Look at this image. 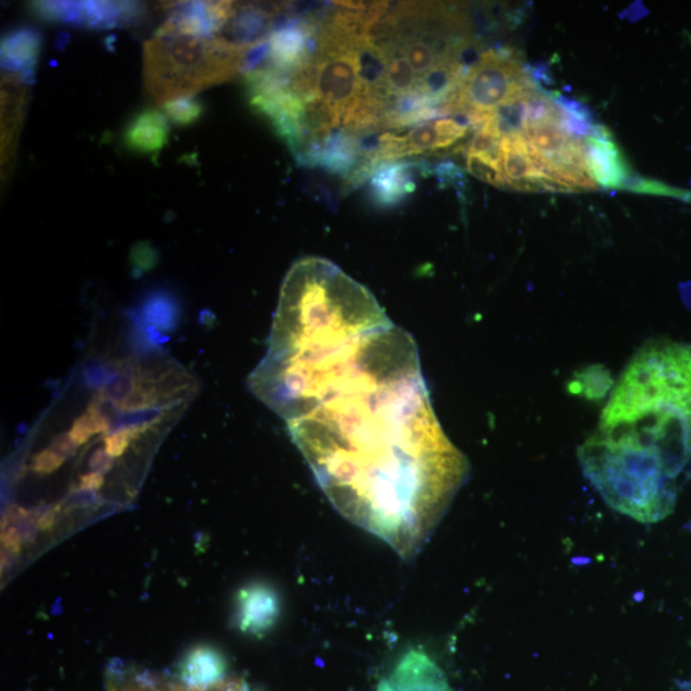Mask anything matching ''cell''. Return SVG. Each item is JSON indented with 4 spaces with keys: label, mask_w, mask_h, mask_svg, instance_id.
Returning a JSON list of instances; mask_svg holds the SVG:
<instances>
[{
    "label": "cell",
    "mask_w": 691,
    "mask_h": 691,
    "mask_svg": "<svg viewBox=\"0 0 691 691\" xmlns=\"http://www.w3.org/2000/svg\"><path fill=\"white\" fill-rule=\"evenodd\" d=\"M471 127H477V123L473 117L464 114L461 120L457 117H438L420 122L404 136L383 135L379 137L377 150L374 151L375 163L448 149L464 139Z\"/></svg>",
    "instance_id": "cell-6"
},
{
    "label": "cell",
    "mask_w": 691,
    "mask_h": 691,
    "mask_svg": "<svg viewBox=\"0 0 691 691\" xmlns=\"http://www.w3.org/2000/svg\"><path fill=\"white\" fill-rule=\"evenodd\" d=\"M466 166H468L471 175L489 183V185L496 186L498 189H505L507 186L502 168L488 162V160L475 157V155H468Z\"/></svg>",
    "instance_id": "cell-19"
},
{
    "label": "cell",
    "mask_w": 691,
    "mask_h": 691,
    "mask_svg": "<svg viewBox=\"0 0 691 691\" xmlns=\"http://www.w3.org/2000/svg\"><path fill=\"white\" fill-rule=\"evenodd\" d=\"M163 109L168 120L181 126L191 125V123L198 121L203 114V105L194 96L171 100V102L164 104Z\"/></svg>",
    "instance_id": "cell-17"
},
{
    "label": "cell",
    "mask_w": 691,
    "mask_h": 691,
    "mask_svg": "<svg viewBox=\"0 0 691 691\" xmlns=\"http://www.w3.org/2000/svg\"><path fill=\"white\" fill-rule=\"evenodd\" d=\"M249 386L285 419L334 509L404 560L468 478L430 404L413 337L327 259L309 256L287 273Z\"/></svg>",
    "instance_id": "cell-1"
},
{
    "label": "cell",
    "mask_w": 691,
    "mask_h": 691,
    "mask_svg": "<svg viewBox=\"0 0 691 691\" xmlns=\"http://www.w3.org/2000/svg\"><path fill=\"white\" fill-rule=\"evenodd\" d=\"M236 624L242 633L263 638L281 616V599L271 585L254 583L242 588L236 598Z\"/></svg>",
    "instance_id": "cell-10"
},
{
    "label": "cell",
    "mask_w": 691,
    "mask_h": 691,
    "mask_svg": "<svg viewBox=\"0 0 691 691\" xmlns=\"http://www.w3.org/2000/svg\"><path fill=\"white\" fill-rule=\"evenodd\" d=\"M35 9L48 20L89 27H113L139 15V6L131 3L47 2L36 3Z\"/></svg>",
    "instance_id": "cell-8"
},
{
    "label": "cell",
    "mask_w": 691,
    "mask_h": 691,
    "mask_svg": "<svg viewBox=\"0 0 691 691\" xmlns=\"http://www.w3.org/2000/svg\"><path fill=\"white\" fill-rule=\"evenodd\" d=\"M579 460L613 510L640 523L671 514L691 462V346L654 341L638 351Z\"/></svg>",
    "instance_id": "cell-2"
},
{
    "label": "cell",
    "mask_w": 691,
    "mask_h": 691,
    "mask_svg": "<svg viewBox=\"0 0 691 691\" xmlns=\"http://www.w3.org/2000/svg\"><path fill=\"white\" fill-rule=\"evenodd\" d=\"M625 190L639 192V194L666 196V198L677 199L691 204V191L677 189V187L667 185V183L648 180V178L636 175L631 177Z\"/></svg>",
    "instance_id": "cell-16"
},
{
    "label": "cell",
    "mask_w": 691,
    "mask_h": 691,
    "mask_svg": "<svg viewBox=\"0 0 691 691\" xmlns=\"http://www.w3.org/2000/svg\"><path fill=\"white\" fill-rule=\"evenodd\" d=\"M585 160L590 175L610 190H625L633 173L610 132L596 126L584 137Z\"/></svg>",
    "instance_id": "cell-9"
},
{
    "label": "cell",
    "mask_w": 691,
    "mask_h": 691,
    "mask_svg": "<svg viewBox=\"0 0 691 691\" xmlns=\"http://www.w3.org/2000/svg\"><path fill=\"white\" fill-rule=\"evenodd\" d=\"M13 557H15L13 553L2 548V571H4V569L7 570L8 567L12 565Z\"/></svg>",
    "instance_id": "cell-21"
},
{
    "label": "cell",
    "mask_w": 691,
    "mask_h": 691,
    "mask_svg": "<svg viewBox=\"0 0 691 691\" xmlns=\"http://www.w3.org/2000/svg\"><path fill=\"white\" fill-rule=\"evenodd\" d=\"M373 187L375 198L383 204L396 203L414 190L407 164H392L381 169L374 176Z\"/></svg>",
    "instance_id": "cell-15"
},
{
    "label": "cell",
    "mask_w": 691,
    "mask_h": 691,
    "mask_svg": "<svg viewBox=\"0 0 691 691\" xmlns=\"http://www.w3.org/2000/svg\"><path fill=\"white\" fill-rule=\"evenodd\" d=\"M169 125L166 114L150 108L140 112L128 123L123 141L128 149L157 158L168 143Z\"/></svg>",
    "instance_id": "cell-13"
},
{
    "label": "cell",
    "mask_w": 691,
    "mask_h": 691,
    "mask_svg": "<svg viewBox=\"0 0 691 691\" xmlns=\"http://www.w3.org/2000/svg\"><path fill=\"white\" fill-rule=\"evenodd\" d=\"M256 47L222 35L189 34L163 25L145 44L146 88L163 104L192 96L230 80Z\"/></svg>",
    "instance_id": "cell-3"
},
{
    "label": "cell",
    "mask_w": 691,
    "mask_h": 691,
    "mask_svg": "<svg viewBox=\"0 0 691 691\" xmlns=\"http://www.w3.org/2000/svg\"><path fill=\"white\" fill-rule=\"evenodd\" d=\"M611 381L608 375L603 374V369L590 368L578 375L575 382L570 384L571 392L581 393L589 398L602 397Z\"/></svg>",
    "instance_id": "cell-18"
},
{
    "label": "cell",
    "mask_w": 691,
    "mask_h": 691,
    "mask_svg": "<svg viewBox=\"0 0 691 691\" xmlns=\"http://www.w3.org/2000/svg\"><path fill=\"white\" fill-rule=\"evenodd\" d=\"M40 36L32 29H18L2 41V64L22 80L34 76L40 52Z\"/></svg>",
    "instance_id": "cell-14"
},
{
    "label": "cell",
    "mask_w": 691,
    "mask_h": 691,
    "mask_svg": "<svg viewBox=\"0 0 691 691\" xmlns=\"http://www.w3.org/2000/svg\"><path fill=\"white\" fill-rule=\"evenodd\" d=\"M524 136L534 163L547 176L572 192L597 190L585 160L584 140L567 130L555 99L538 91L530 96Z\"/></svg>",
    "instance_id": "cell-4"
},
{
    "label": "cell",
    "mask_w": 691,
    "mask_h": 691,
    "mask_svg": "<svg viewBox=\"0 0 691 691\" xmlns=\"http://www.w3.org/2000/svg\"><path fill=\"white\" fill-rule=\"evenodd\" d=\"M388 683L395 691H439L451 688L445 672L424 652L411 649L397 662Z\"/></svg>",
    "instance_id": "cell-11"
},
{
    "label": "cell",
    "mask_w": 691,
    "mask_h": 691,
    "mask_svg": "<svg viewBox=\"0 0 691 691\" xmlns=\"http://www.w3.org/2000/svg\"><path fill=\"white\" fill-rule=\"evenodd\" d=\"M502 172L506 185L517 191L571 192L537 167L530 155L528 141L521 134L502 137Z\"/></svg>",
    "instance_id": "cell-7"
},
{
    "label": "cell",
    "mask_w": 691,
    "mask_h": 691,
    "mask_svg": "<svg viewBox=\"0 0 691 691\" xmlns=\"http://www.w3.org/2000/svg\"><path fill=\"white\" fill-rule=\"evenodd\" d=\"M538 91L519 59L505 50L489 49L466 71L460 88L445 107L447 114L480 118Z\"/></svg>",
    "instance_id": "cell-5"
},
{
    "label": "cell",
    "mask_w": 691,
    "mask_h": 691,
    "mask_svg": "<svg viewBox=\"0 0 691 691\" xmlns=\"http://www.w3.org/2000/svg\"><path fill=\"white\" fill-rule=\"evenodd\" d=\"M377 691H395L392 689V686L390 683H388V680H382L381 683H379Z\"/></svg>",
    "instance_id": "cell-22"
},
{
    "label": "cell",
    "mask_w": 691,
    "mask_h": 691,
    "mask_svg": "<svg viewBox=\"0 0 691 691\" xmlns=\"http://www.w3.org/2000/svg\"><path fill=\"white\" fill-rule=\"evenodd\" d=\"M227 671L226 658L210 645L192 648L180 663V679L190 689L214 688L223 683Z\"/></svg>",
    "instance_id": "cell-12"
},
{
    "label": "cell",
    "mask_w": 691,
    "mask_h": 691,
    "mask_svg": "<svg viewBox=\"0 0 691 691\" xmlns=\"http://www.w3.org/2000/svg\"><path fill=\"white\" fill-rule=\"evenodd\" d=\"M22 538L15 526H8L6 529H2V548L7 549V551L13 553V555H18L22 548Z\"/></svg>",
    "instance_id": "cell-20"
}]
</instances>
